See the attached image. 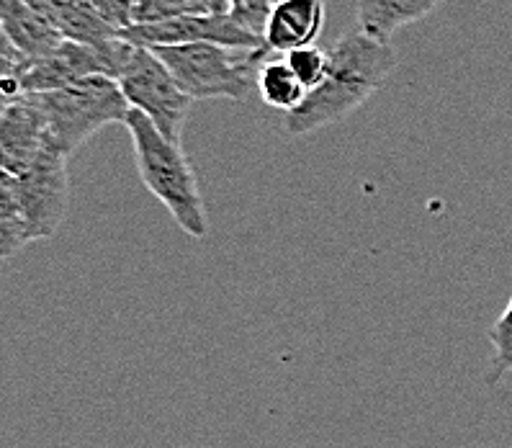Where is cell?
<instances>
[{"mask_svg":"<svg viewBox=\"0 0 512 448\" xmlns=\"http://www.w3.org/2000/svg\"><path fill=\"white\" fill-rule=\"evenodd\" d=\"M286 62L294 70V75L299 78V83L307 88L309 93L317 91L322 83H325L327 73H330V52L317 44L304 49H294L286 55Z\"/></svg>","mask_w":512,"mask_h":448,"instance_id":"16","label":"cell"},{"mask_svg":"<svg viewBox=\"0 0 512 448\" xmlns=\"http://www.w3.org/2000/svg\"><path fill=\"white\" fill-rule=\"evenodd\" d=\"M121 39L134 47H183V44H217V47L235 49V52H258L266 49V42L253 37L250 31L237 26L222 13H201V16H183L155 26H129Z\"/></svg>","mask_w":512,"mask_h":448,"instance_id":"7","label":"cell"},{"mask_svg":"<svg viewBox=\"0 0 512 448\" xmlns=\"http://www.w3.org/2000/svg\"><path fill=\"white\" fill-rule=\"evenodd\" d=\"M327 52L330 73L325 83L307 93L299 109L284 116V132L289 137L314 134L348 119L389 80L397 62L392 44L366 37L358 29L348 31Z\"/></svg>","mask_w":512,"mask_h":448,"instance_id":"1","label":"cell"},{"mask_svg":"<svg viewBox=\"0 0 512 448\" xmlns=\"http://www.w3.org/2000/svg\"><path fill=\"white\" fill-rule=\"evenodd\" d=\"M47 147V119L37 96L6 101L0 116V170L21 176Z\"/></svg>","mask_w":512,"mask_h":448,"instance_id":"8","label":"cell"},{"mask_svg":"<svg viewBox=\"0 0 512 448\" xmlns=\"http://www.w3.org/2000/svg\"><path fill=\"white\" fill-rule=\"evenodd\" d=\"M29 243V224L21 212L19 199L13 194L8 178L0 176V255H3V261H11L13 255Z\"/></svg>","mask_w":512,"mask_h":448,"instance_id":"13","label":"cell"},{"mask_svg":"<svg viewBox=\"0 0 512 448\" xmlns=\"http://www.w3.org/2000/svg\"><path fill=\"white\" fill-rule=\"evenodd\" d=\"M26 6L31 8V11L42 13L44 19L55 21V16L60 13V8L65 6V0H24Z\"/></svg>","mask_w":512,"mask_h":448,"instance_id":"18","label":"cell"},{"mask_svg":"<svg viewBox=\"0 0 512 448\" xmlns=\"http://www.w3.org/2000/svg\"><path fill=\"white\" fill-rule=\"evenodd\" d=\"M443 0H358L356 26L366 37L389 42L404 26L425 19Z\"/></svg>","mask_w":512,"mask_h":448,"instance_id":"11","label":"cell"},{"mask_svg":"<svg viewBox=\"0 0 512 448\" xmlns=\"http://www.w3.org/2000/svg\"><path fill=\"white\" fill-rule=\"evenodd\" d=\"M273 3H278V0H273Z\"/></svg>","mask_w":512,"mask_h":448,"instance_id":"21","label":"cell"},{"mask_svg":"<svg viewBox=\"0 0 512 448\" xmlns=\"http://www.w3.org/2000/svg\"><path fill=\"white\" fill-rule=\"evenodd\" d=\"M47 119V147L73 158L75 152L109 124H127L132 106L119 83L106 75H91L62 91L37 93Z\"/></svg>","mask_w":512,"mask_h":448,"instance_id":"3","label":"cell"},{"mask_svg":"<svg viewBox=\"0 0 512 448\" xmlns=\"http://www.w3.org/2000/svg\"><path fill=\"white\" fill-rule=\"evenodd\" d=\"M273 6V0H227V16L253 37L263 39Z\"/></svg>","mask_w":512,"mask_h":448,"instance_id":"17","label":"cell"},{"mask_svg":"<svg viewBox=\"0 0 512 448\" xmlns=\"http://www.w3.org/2000/svg\"><path fill=\"white\" fill-rule=\"evenodd\" d=\"M0 21H3V37L19 49L26 65L55 55L65 42L57 26L44 19L42 13L31 11L24 0H0Z\"/></svg>","mask_w":512,"mask_h":448,"instance_id":"10","label":"cell"},{"mask_svg":"<svg viewBox=\"0 0 512 448\" xmlns=\"http://www.w3.org/2000/svg\"><path fill=\"white\" fill-rule=\"evenodd\" d=\"M199 3H206V6H209V8H211V3H209V0H199Z\"/></svg>","mask_w":512,"mask_h":448,"instance_id":"20","label":"cell"},{"mask_svg":"<svg viewBox=\"0 0 512 448\" xmlns=\"http://www.w3.org/2000/svg\"><path fill=\"white\" fill-rule=\"evenodd\" d=\"M325 29V0H278L266 26V52L312 47Z\"/></svg>","mask_w":512,"mask_h":448,"instance_id":"9","label":"cell"},{"mask_svg":"<svg viewBox=\"0 0 512 448\" xmlns=\"http://www.w3.org/2000/svg\"><path fill=\"white\" fill-rule=\"evenodd\" d=\"M129 3H132V6H139V3H142V0H129Z\"/></svg>","mask_w":512,"mask_h":448,"instance_id":"19","label":"cell"},{"mask_svg":"<svg viewBox=\"0 0 512 448\" xmlns=\"http://www.w3.org/2000/svg\"><path fill=\"white\" fill-rule=\"evenodd\" d=\"M152 52L165 62V67L193 101H209V98L245 101L250 88L258 85L260 65L268 60L266 49L237 57L235 49L217 47V44L155 47Z\"/></svg>","mask_w":512,"mask_h":448,"instance_id":"4","label":"cell"},{"mask_svg":"<svg viewBox=\"0 0 512 448\" xmlns=\"http://www.w3.org/2000/svg\"><path fill=\"white\" fill-rule=\"evenodd\" d=\"M124 127L132 137L139 181L168 209L170 217L188 237L204 240L209 235L204 196H201L196 170L183 147L170 142L145 114L134 109L129 111Z\"/></svg>","mask_w":512,"mask_h":448,"instance_id":"2","label":"cell"},{"mask_svg":"<svg viewBox=\"0 0 512 448\" xmlns=\"http://www.w3.org/2000/svg\"><path fill=\"white\" fill-rule=\"evenodd\" d=\"M0 176L8 178L13 194L19 199L21 212L29 224L31 243L47 240L60 230L67 212V194H70L65 155L44 147L42 155L21 176H11L3 170Z\"/></svg>","mask_w":512,"mask_h":448,"instance_id":"6","label":"cell"},{"mask_svg":"<svg viewBox=\"0 0 512 448\" xmlns=\"http://www.w3.org/2000/svg\"><path fill=\"white\" fill-rule=\"evenodd\" d=\"M489 343H492V369L487 374L489 387H497V384L505 379V374L512 371V299L507 304V309L497 317L492 327H489Z\"/></svg>","mask_w":512,"mask_h":448,"instance_id":"15","label":"cell"},{"mask_svg":"<svg viewBox=\"0 0 512 448\" xmlns=\"http://www.w3.org/2000/svg\"><path fill=\"white\" fill-rule=\"evenodd\" d=\"M258 93L260 101L266 103L268 109L284 111L291 114L304 103L307 88L299 83L294 70L286 60H266L258 70Z\"/></svg>","mask_w":512,"mask_h":448,"instance_id":"12","label":"cell"},{"mask_svg":"<svg viewBox=\"0 0 512 448\" xmlns=\"http://www.w3.org/2000/svg\"><path fill=\"white\" fill-rule=\"evenodd\" d=\"M211 13V8L199 0H142L132 11V26H155L183 16H201Z\"/></svg>","mask_w":512,"mask_h":448,"instance_id":"14","label":"cell"},{"mask_svg":"<svg viewBox=\"0 0 512 448\" xmlns=\"http://www.w3.org/2000/svg\"><path fill=\"white\" fill-rule=\"evenodd\" d=\"M119 88L134 111L145 114L170 142L181 145L193 98L186 96L165 62L147 47H134Z\"/></svg>","mask_w":512,"mask_h":448,"instance_id":"5","label":"cell"}]
</instances>
